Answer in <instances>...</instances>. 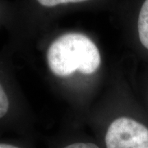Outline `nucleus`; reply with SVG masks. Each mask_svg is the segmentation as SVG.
<instances>
[{
  "instance_id": "obj_7",
  "label": "nucleus",
  "mask_w": 148,
  "mask_h": 148,
  "mask_svg": "<svg viewBox=\"0 0 148 148\" xmlns=\"http://www.w3.org/2000/svg\"><path fill=\"white\" fill-rule=\"evenodd\" d=\"M0 148H21L19 146L15 144H12L8 143H0Z\"/></svg>"
},
{
  "instance_id": "obj_2",
  "label": "nucleus",
  "mask_w": 148,
  "mask_h": 148,
  "mask_svg": "<svg viewBox=\"0 0 148 148\" xmlns=\"http://www.w3.org/2000/svg\"><path fill=\"white\" fill-rule=\"evenodd\" d=\"M106 148H148V127L128 117L112 122L105 137Z\"/></svg>"
},
{
  "instance_id": "obj_4",
  "label": "nucleus",
  "mask_w": 148,
  "mask_h": 148,
  "mask_svg": "<svg viewBox=\"0 0 148 148\" xmlns=\"http://www.w3.org/2000/svg\"><path fill=\"white\" fill-rule=\"evenodd\" d=\"M10 110V100L5 87L0 80V120L8 114Z\"/></svg>"
},
{
  "instance_id": "obj_6",
  "label": "nucleus",
  "mask_w": 148,
  "mask_h": 148,
  "mask_svg": "<svg viewBox=\"0 0 148 148\" xmlns=\"http://www.w3.org/2000/svg\"><path fill=\"white\" fill-rule=\"evenodd\" d=\"M64 148H100L92 143H74L69 144Z\"/></svg>"
},
{
  "instance_id": "obj_5",
  "label": "nucleus",
  "mask_w": 148,
  "mask_h": 148,
  "mask_svg": "<svg viewBox=\"0 0 148 148\" xmlns=\"http://www.w3.org/2000/svg\"><path fill=\"white\" fill-rule=\"evenodd\" d=\"M37 2L43 7L45 8H53L61 4L67 3H79L86 2L88 0H36Z\"/></svg>"
},
{
  "instance_id": "obj_3",
  "label": "nucleus",
  "mask_w": 148,
  "mask_h": 148,
  "mask_svg": "<svg viewBox=\"0 0 148 148\" xmlns=\"http://www.w3.org/2000/svg\"><path fill=\"white\" fill-rule=\"evenodd\" d=\"M138 31L142 45L148 49V0H145L139 12Z\"/></svg>"
},
{
  "instance_id": "obj_1",
  "label": "nucleus",
  "mask_w": 148,
  "mask_h": 148,
  "mask_svg": "<svg viewBox=\"0 0 148 148\" xmlns=\"http://www.w3.org/2000/svg\"><path fill=\"white\" fill-rule=\"evenodd\" d=\"M47 64L55 76L65 77L78 71L85 75L95 73L101 66L100 51L90 38L81 33H67L49 45Z\"/></svg>"
}]
</instances>
